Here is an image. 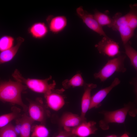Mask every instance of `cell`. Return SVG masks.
Returning <instances> with one entry per match:
<instances>
[{"mask_svg":"<svg viewBox=\"0 0 137 137\" xmlns=\"http://www.w3.org/2000/svg\"><path fill=\"white\" fill-rule=\"evenodd\" d=\"M26 86L18 81H9L0 83V100L15 104L27 111V108L23 102L21 93Z\"/></svg>","mask_w":137,"mask_h":137,"instance_id":"1","label":"cell"},{"mask_svg":"<svg viewBox=\"0 0 137 137\" xmlns=\"http://www.w3.org/2000/svg\"><path fill=\"white\" fill-rule=\"evenodd\" d=\"M12 76L17 81L25 84L32 91L43 94L44 96L52 92L56 85L54 81L51 83H49L48 81L51 79V76L44 79L26 78L22 76L17 70L15 71Z\"/></svg>","mask_w":137,"mask_h":137,"instance_id":"2","label":"cell"},{"mask_svg":"<svg viewBox=\"0 0 137 137\" xmlns=\"http://www.w3.org/2000/svg\"><path fill=\"white\" fill-rule=\"evenodd\" d=\"M126 58L125 55H119L116 58L109 60L98 72L94 74V78L104 82L115 72H125L127 71L124 64Z\"/></svg>","mask_w":137,"mask_h":137,"instance_id":"3","label":"cell"},{"mask_svg":"<svg viewBox=\"0 0 137 137\" xmlns=\"http://www.w3.org/2000/svg\"><path fill=\"white\" fill-rule=\"evenodd\" d=\"M113 19L111 28L119 33L124 45L129 42L134 36V31L129 27L127 14L123 16L120 12L116 13L112 17Z\"/></svg>","mask_w":137,"mask_h":137,"instance_id":"4","label":"cell"},{"mask_svg":"<svg viewBox=\"0 0 137 137\" xmlns=\"http://www.w3.org/2000/svg\"><path fill=\"white\" fill-rule=\"evenodd\" d=\"M132 107L127 105L124 107L113 111H105L103 113L104 118L99 122L100 127L103 130L109 128L108 124L111 123H122L125 120L128 113L131 112Z\"/></svg>","mask_w":137,"mask_h":137,"instance_id":"5","label":"cell"},{"mask_svg":"<svg viewBox=\"0 0 137 137\" xmlns=\"http://www.w3.org/2000/svg\"><path fill=\"white\" fill-rule=\"evenodd\" d=\"M99 53L113 57L119 55V46L118 43L108 37H103L95 46Z\"/></svg>","mask_w":137,"mask_h":137,"instance_id":"6","label":"cell"},{"mask_svg":"<svg viewBox=\"0 0 137 137\" xmlns=\"http://www.w3.org/2000/svg\"><path fill=\"white\" fill-rule=\"evenodd\" d=\"M77 13L83 22L90 29L103 37H108L104 30L102 27L98 23L93 15L84 10L82 6L76 9Z\"/></svg>","mask_w":137,"mask_h":137,"instance_id":"7","label":"cell"},{"mask_svg":"<svg viewBox=\"0 0 137 137\" xmlns=\"http://www.w3.org/2000/svg\"><path fill=\"white\" fill-rule=\"evenodd\" d=\"M96 123L94 121H85L77 126L69 129L67 131L75 137H87L95 133L97 129Z\"/></svg>","mask_w":137,"mask_h":137,"instance_id":"8","label":"cell"},{"mask_svg":"<svg viewBox=\"0 0 137 137\" xmlns=\"http://www.w3.org/2000/svg\"><path fill=\"white\" fill-rule=\"evenodd\" d=\"M28 110L29 116L34 121L42 123L45 122L47 113L41 103L38 101H30Z\"/></svg>","mask_w":137,"mask_h":137,"instance_id":"9","label":"cell"},{"mask_svg":"<svg viewBox=\"0 0 137 137\" xmlns=\"http://www.w3.org/2000/svg\"><path fill=\"white\" fill-rule=\"evenodd\" d=\"M120 82L119 79L115 78L109 86L99 90L91 97L89 110L99 106L101 102L110 91Z\"/></svg>","mask_w":137,"mask_h":137,"instance_id":"10","label":"cell"},{"mask_svg":"<svg viewBox=\"0 0 137 137\" xmlns=\"http://www.w3.org/2000/svg\"><path fill=\"white\" fill-rule=\"evenodd\" d=\"M96 84L93 83H85L84 85V91L81 102V113L80 116L83 120H86L85 115L89 108L91 102V92L97 87Z\"/></svg>","mask_w":137,"mask_h":137,"instance_id":"11","label":"cell"},{"mask_svg":"<svg viewBox=\"0 0 137 137\" xmlns=\"http://www.w3.org/2000/svg\"><path fill=\"white\" fill-rule=\"evenodd\" d=\"M83 119L78 115L70 112L64 113L61 118L60 123L63 127L64 130L68 131L70 129L75 127L83 121Z\"/></svg>","mask_w":137,"mask_h":137,"instance_id":"12","label":"cell"},{"mask_svg":"<svg viewBox=\"0 0 137 137\" xmlns=\"http://www.w3.org/2000/svg\"><path fill=\"white\" fill-rule=\"evenodd\" d=\"M48 106L52 110L58 111L61 109L65 104L63 96L59 93L53 92L45 95Z\"/></svg>","mask_w":137,"mask_h":137,"instance_id":"13","label":"cell"},{"mask_svg":"<svg viewBox=\"0 0 137 137\" xmlns=\"http://www.w3.org/2000/svg\"><path fill=\"white\" fill-rule=\"evenodd\" d=\"M24 40L23 38L18 37L17 39L16 44L15 45L10 49L0 52V64L9 61L13 58Z\"/></svg>","mask_w":137,"mask_h":137,"instance_id":"14","label":"cell"},{"mask_svg":"<svg viewBox=\"0 0 137 137\" xmlns=\"http://www.w3.org/2000/svg\"><path fill=\"white\" fill-rule=\"evenodd\" d=\"M67 23L66 18L64 16L59 15L53 17L49 23L50 31L54 33L62 31L66 26Z\"/></svg>","mask_w":137,"mask_h":137,"instance_id":"15","label":"cell"},{"mask_svg":"<svg viewBox=\"0 0 137 137\" xmlns=\"http://www.w3.org/2000/svg\"><path fill=\"white\" fill-rule=\"evenodd\" d=\"M29 32L33 38L40 39L46 36L48 33V30L44 23L38 22L31 26L29 28Z\"/></svg>","mask_w":137,"mask_h":137,"instance_id":"16","label":"cell"},{"mask_svg":"<svg viewBox=\"0 0 137 137\" xmlns=\"http://www.w3.org/2000/svg\"><path fill=\"white\" fill-rule=\"evenodd\" d=\"M20 121L21 137H30L31 126L34 121L29 116L25 114L22 116Z\"/></svg>","mask_w":137,"mask_h":137,"instance_id":"17","label":"cell"},{"mask_svg":"<svg viewBox=\"0 0 137 137\" xmlns=\"http://www.w3.org/2000/svg\"><path fill=\"white\" fill-rule=\"evenodd\" d=\"M94 18L98 24L101 27L107 26L112 28L113 22V19L105 13L101 12L97 10L94 11L93 14Z\"/></svg>","mask_w":137,"mask_h":137,"instance_id":"18","label":"cell"},{"mask_svg":"<svg viewBox=\"0 0 137 137\" xmlns=\"http://www.w3.org/2000/svg\"><path fill=\"white\" fill-rule=\"evenodd\" d=\"M84 84L83 79L79 73L76 74L70 79L65 80L62 82V85L65 89L81 87Z\"/></svg>","mask_w":137,"mask_h":137,"instance_id":"19","label":"cell"},{"mask_svg":"<svg viewBox=\"0 0 137 137\" xmlns=\"http://www.w3.org/2000/svg\"><path fill=\"white\" fill-rule=\"evenodd\" d=\"M125 53L130 61L131 64L135 70H137V52L128 42L124 45Z\"/></svg>","mask_w":137,"mask_h":137,"instance_id":"20","label":"cell"},{"mask_svg":"<svg viewBox=\"0 0 137 137\" xmlns=\"http://www.w3.org/2000/svg\"><path fill=\"white\" fill-rule=\"evenodd\" d=\"M130 9L127 13L128 25L133 31L137 26V11L136 4L130 5Z\"/></svg>","mask_w":137,"mask_h":137,"instance_id":"21","label":"cell"},{"mask_svg":"<svg viewBox=\"0 0 137 137\" xmlns=\"http://www.w3.org/2000/svg\"><path fill=\"white\" fill-rule=\"evenodd\" d=\"M49 131L44 125H36L32 128L31 137H48Z\"/></svg>","mask_w":137,"mask_h":137,"instance_id":"22","label":"cell"},{"mask_svg":"<svg viewBox=\"0 0 137 137\" xmlns=\"http://www.w3.org/2000/svg\"><path fill=\"white\" fill-rule=\"evenodd\" d=\"M17 135L15 127L10 123L0 129V137H17Z\"/></svg>","mask_w":137,"mask_h":137,"instance_id":"23","label":"cell"},{"mask_svg":"<svg viewBox=\"0 0 137 137\" xmlns=\"http://www.w3.org/2000/svg\"><path fill=\"white\" fill-rule=\"evenodd\" d=\"M14 39L11 36L5 35L0 38V51L6 50L13 47Z\"/></svg>","mask_w":137,"mask_h":137,"instance_id":"24","label":"cell"},{"mask_svg":"<svg viewBox=\"0 0 137 137\" xmlns=\"http://www.w3.org/2000/svg\"><path fill=\"white\" fill-rule=\"evenodd\" d=\"M18 115L17 111H13L10 113L0 116V129L7 125Z\"/></svg>","mask_w":137,"mask_h":137,"instance_id":"25","label":"cell"},{"mask_svg":"<svg viewBox=\"0 0 137 137\" xmlns=\"http://www.w3.org/2000/svg\"><path fill=\"white\" fill-rule=\"evenodd\" d=\"M55 137H74L70 132L64 130L60 131V133Z\"/></svg>","mask_w":137,"mask_h":137,"instance_id":"26","label":"cell"},{"mask_svg":"<svg viewBox=\"0 0 137 137\" xmlns=\"http://www.w3.org/2000/svg\"><path fill=\"white\" fill-rule=\"evenodd\" d=\"M120 137H129L128 135L126 133H124Z\"/></svg>","mask_w":137,"mask_h":137,"instance_id":"27","label":"cell"},{"mask_svg":"<svg viewBox=\"0 0 137 137\" xmlns=\"http://www.w3.org/2000/svg\"><path fill=\"white\" fill-rule=\"evenodd\" d=\"M105 137H118V136L112 134L108 136Z\"/></svg>","mask_w":137,"mask_h":137,"instance_id":"28","label":"cell"}]
</instances>
